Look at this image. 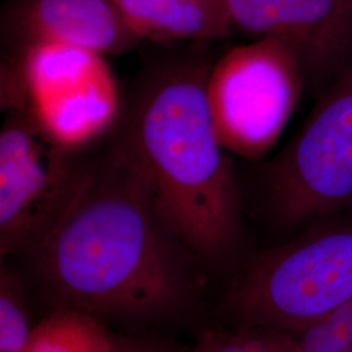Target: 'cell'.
Here are the masks:
<instances>
[{
  "label": "cell",
  "instance_id": "9c48e42d",
  "mask_svg": "<svg viewBox=\"0 0 352 352\" xmlns=\"http://www.w3.org/2000/svg\"><path fill=\"white\" fill-rule=\"evenodd\" d=\"M1 34L7 49L54 42L106 56L123 55L141 42L111 0H10Z\"/></svg>",
  "mask_w": 352,
  "mask_h": 352
},
{
  "label": "cell",
  "instance_id": "277c9868",
  "mask_svg": "<svg viewBox=\"0 0 352 352\" xmlns=\"http://www.w3.org/2000/svg\"><path fill=\"white\" fill-rule=\"evenodd\" d=\"M352 302V228L317 231L260 254L227 292L239 327L300 333Z\"/></svg>",
  "mask_w": 352,
  "mask_h": 352
},
{
  "label": "cell",
  "instance_id": "8992f818",
  "mask_svg": "<svg viewBox=\"0 0 352 352\" xmlns=\"http://www.w3.org/2000/svg\"><path fill=\"white\" fill-rule=\"evenodd\" d=\"M305 77L299 55L279 38H258L213 62L206 98L222 146L243 158H263L289 124Z\"/></svg>",
  "mask_w": 352,
  "mask_h": 352
},
{
  "label": "cell",
  "instance_id": "4fadbf2b",
  "mask_svg": "<svg viewBox=\"0 0 352 352\" xmlns=\"http://www.w3.org/2000/svg\"><path fill=\"white\" fill-rule=\"evenodd\" d=\"M187 352H300L296 338L273 327H239L232 331L205 330Z\"/></svg>",
  "mask_w": 352,
  "mask_h": 352
},
{
  "label": "cell",
  "instance_id": "30bf717a",
  "mask_svg": "<svg viewBox=\"0 0 352 352\" xmlns=\"http://www.w3.org/2000/svg\"><path fill=\"white\" fill-rule=\"evenodd\" d=\"M140 41L206 43L230 36L226 0H111Z\"/></svg>",
  "mask_w": 352,
  "mask_h": 352
},
{
  "label": "cell",
  "instance_id": "ba28073f",
  "mask_svg": "<svg viewBox=\"0 0 352 352\" xmlns=\"http://www.w3.org/2000/svg\"><path fill=\"white\" fill-rule=\"evenodd\" d=\"M226 4L234 26L289 43L305 76L327 74L352 49V0H226Z\"/></svg>",
  "mask_w": 352,
  "mask_h": 352
},
{
  "label": "cell",
  "instance_id": "5b68a950",
  "mask_svg": "<svg viewBox=\"0 0 352 352\" xmlns=\"http://www.w3.org/2000/svg\"><path fill=\"white\" fill-rule=\"evenodd\" d=\"M101 144L67 148L29 116L6 113L0 131L1 258L25 256L62 222L85 187Z\"/></svg>",
  "mask_w": 352,
  "mask_h": 352
},
{
  "label": "cell",
  "instance_id": "8fae6325",
  "mask_svg": "<svg viewBox=\"0 0 352 352\" xmlns=\"http://www.w3.org/2000/svg\"><path fill=\"white\" fill-rule=\"evenodd\" d=\"M113 334L97 317L54 308L38 322L28 352H109Z\"/></svg>",
  "mask_w": 352,
  "mask_h": 352
},
{
  "label": "cell",
  "instance_id": "5bb4252c",
  "mask_svg": "<svg viewBox=\"0 0 352 352\" xmlns=\"http://www.w3.org/2000/svg\"><path fill=\"white\" fill-rule=\"evenodd\" d=\"M300 352H352V302L298 333Z\"/></svg>",
  "mask_w": 352,
  "mask_h": 352
},
{
  "label": "cell",
  "instance_id": "9a60e30c",
  "mask_svg": "<svg viewBox=\"0 0 352 352\" xmlns=\"http://www.w3.org/2000/svg\"><path fill=\"white\" fill-rule=\"evenodd\" d=\"M109 352H187V350H180L171 343L162 340L113 336V344Z\"/></svg>",
  "mask_w": 352,
  "mask_h": 352
},
{
  "label": "cell",
  "instance_id": "6da1fadb",
  "mask_svg": "<svg viewBox=\"0 0 352 352\" xmlns=\"http://www.w3.org/2000/svg\"><path fill=\"white\" fill-rule=\"evenodd\" d=\"M24 257L54 308L154 321L196 302L197 257L111 135L74 206Z\"/></svg>",
  "mask_w": 352,
  "mask_h": 352
},
{
  "label": "cell",
  "instance_id": "3957f363",
  "mask_svg": "<svg viewBox=\"0 0 352 352\" xmlns=\"http://www.w3.org/2000/svg\"><path fill=\"white\" fill-rule=\"evenodd\" d=\"M0 104L3 113L29 116L64 146L88 149L113 133L126 98L106 55L37 42L6 49Z\"/></svg>",
  "mask_w": 352,
  "mask_h": 352
},
{
  "label": "cell",
  "instance_id": "7c38bea8",
  "mask_svg": "<svg viewBox=\"0 0 352 352\" xmlns=\"http://www.w3.org/2000/svg\"><path fill=\"white\" fill-rule=\"evenodd\" d=\"M36 327L32 322L21 279L3 265L0 270V352H28Z\"/></svg>",
  "mask_w": 352,
  "mask_h": 352
},
{
  "label": "cell",
  "instance_id": "52a82bcc",
  "mask_svg": "<svg viewBox=\"0 0 352 352\" xmlns=\"http://www.w3.org/2000/svg\"><path fill=\"white\" fill-rule=\"evenodd\" d=\"M272 209L292 225L352 199V76L316 109L267 173Z\"/></svg>",
  "mask_w": 352,
  "mask_h": 352
},
{
  "label": "cell",
  "instance_id": "7a4b0ae2",
  "mask_svg": "<svg viewBox=\"0 0 352 352\" xmlns=\"http://www.w3.org/2000/svg\"><path fill=\"white\" fill-rule=\"evenodd\" d=\"M212 64L201 50L153 56L111 133L167 223L201 261L223 257L240 232L234 167L206 98Z\"/></svg>",
  "mask_w": 352,
  "mask_h": 352
}]
</instances>
